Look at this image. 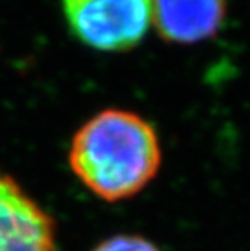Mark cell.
<instances>
[{"mask_svg":"<svg viewBox=\"0 0 250 251\" xmlns=\"http://www.w3.org/2000/svg\"><path fill=\"white\" fill-rule=\"evenodd\" d=\"M227 0H153L151 23L174 44H195L215 36L224 23Z\"/></svg>","mask_w":250,"mask_h":251,"instance_id":"cell-4","label":"cell"},{"mask_svg":"<svg viewBox=\"0 0 250 251\" xmlns=\"http://www.w3.org/2000/svg\"><path fill=\"white\" fill-rule=\"evenodd\" d=\"M0 251H58L52 216L5 174H0Z\"/></svg>","mask_w":250,"mask_h":251,"instance_id":"cell-3","label":"cell"},{"mask_svg":"<svg viewBox=\"0 0 250 251\" xmlns=\"http://www.w3.org/2000/svg\"><path fill=\"white\" fill-rule=\"evenodd\" d=\"M62 5L72 33L104 52L135 47L151 25L153 0H62Z\"/></svg>","mask_w":250,"mask_h":251,"instance_id":"cell-2","label":"cell"},{"mask_svg":"<svg viewBox=\"0 0 250 251\" xmlns=\"http://www.w3.org/2000/svg\"><path fill=\"white\" fill-rule=\"evenodd\" d=\"M91 251H161L150 238L135 233H117L104 238Z\"/></svg>","mask_w":250,"mask_h":251,"instance_id":"cell-5","label":"cell"},{"mask_svg":"<svg viewBox=\"0 0 250 251\" xmlns=\"http://www.w3.org/2000/svg\"><path fill=\"white\" fill-rule=\"evenodd\" d=\"M163 149L154 126L135 112L106 109L75 131L68 148L73 175L108 202L141 193L161 169Z\"/></svg>","mask_w":250,"mask_h":251,"instance_id":"cell-1","label":"cell"}]
</instances>
